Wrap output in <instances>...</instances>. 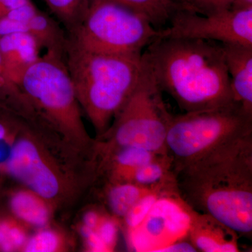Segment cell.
<instances>
[{
  "label": "cell",
  "instance_id": "29",
  "mask_svg": "<svg viewBox=\"0 0 252 252\" xmlns=\"http://www.w3.org/2000/svg\"><path fill=\"white\" fill-rule=\"evenodd\" d=\"M30 1L31 0H0V18L4 17L13 9Z\"/></svg>",
  "mask_w": 252,
  "mask_h": 252
},
{
  "label": "cell",
  "instance_id": "4",
  "mask_svg": "<svg viewBox=\"0 0 252 252\" xmlns=\"http://www.w3.org/2000/svg\"><path fill=\"white\" fill-rule=\"evenodd\" d=\"M64 61L81 110L99 137L138 84L143 69L142 57L89 52L67 39Z\"/></svg>",
  "mask_w": 252,
  "mask_h": 252
},
{
  "label": "cell",
  "instance_id": "10",
  "mask_svg": "<svg viewBox=\"0 0 252 252\" xmlns=\"http://www.w3.org/2000/svg\"><path fill=\"white\" fill-rule=\"evenodd\" d=\"M196 212L185 203L177 188L159 198L137 228L126 232L130 251L158 252L162 247L188 238Z\"/></svg>",
  "mask_w": 252,
  "mask_h": 252
},
{
  "label": "cell",
  "instance_id": "22",
  "mask_svg": "<svg viewBox=\"0 0 252 252\" xmlns=\"http://www.w3.org/2000/svg\"><path fill=\"white\" fill-rule=\"evenodd\" d=\"M31 229L11 214L0 215V252H23Z\"/></svg>",
  "mask_w": 252,
  "mask_h": 252
},
{
  "label": "cell",
  "instance_id": "16",
  "mask_svg": "<svg viewBox=\"0 0 252 252\" xmlns=\"http://www.w3.org/2000/svg\"><path fill=\"white\" fill-rule=\"evenodd\" d=\"M25 24L28 32L35 38L41 49L64 57L67 34L56 20L37 10Z\"/></svg>",
  "mask_w": 252,
  "mask_h": 252
},
{
  "label": "cell",
  "instance_id": "8",
  "mask_svg": "<svg viewBox=\"0 0 252 252\" xmlns=\"http://www.w3.org/2000/svg\"><path fill=\"white\" fill-rule=\"evenodd\" d=\"M250 132L252 114L237 102L219 108L173 115L165 139L166 154L175 173L220 144Z\"/></svg>",
  "mask_w": 252,
  "mask_h": 252
},
{
  "label": "cell",
  "instance_id": "23",
  "mask_svg": "<svg viewBox=\"0 0 252 252\" xmlns=\"http://www.w3.org/2000/svg\"><path fill=\"white\" fill-rule=\"evenodd\" d=\"M51 12L69 33L82 22L89 8V0H45Z\"/></svg>",
  "mask_w": 252,
  "mask_h": 252
},
{
  "label": "cell",
  "instance_id": "27",
  "mask_svg": "<svg viewBox=\"0 0 252 252\" xmlns=\"http://www.w3.org/2000/svg\"><path fill=\"white\" fill-rule=\"evenodd\" d=\"M180 9L188 10L198 14H211L217 10L215 0H176Z\"/></svg>",
  "mask_w": 252,
  "mask_h": 252
},
{
  "label": "cell",
  "instance_id": "11",
  "mask_svg": "<svg viewBox=\"0 0 252 252\" xmlns=\"http://www.w3.org/2000/svg\"><path fill=\"white\" fill-rule=\"evenodd\" d=\"M239 235L224 223L207 214L196 212L188 238L198 252H238Z\"/></svg>",
  "mask_w": 252,
  "mask_h": 252
},
{
  "label": "cell",
  "instance_id": "31",
  "mask_svg": "<svg viewBox=\"0 0 252 252\" xmlns=\"http://www.w3.org/2000/svg\"><path fill=\"white\" fill-rule=\"evenodd\" d=\"M235 1V0H215L217 10L230 9Z\"/></svg>",
  "mask_w": 252,
  "mask_h": 252
},
{
  "label": "cell",
  "instance_id": "30",
  "mask_svg": "<svg viewBox=\"0 0 252 252\" xmlns=\"http://www.w3.org/2000/svg\"><path fill=\"white\" fill-rule=\"evenodd\" d=\"M252 7V0H235L230 9H239Z\"/></svg>",
  "mask_w": 252,
  "mask_h": 252
},
{
  "label": "cell",
  "instance_id": "20",
  "mask_svg": "<svg viewBox=\"0 0 252 252\" xmlns=\"http://www.w3.org/2000/svg\"><path fill=\"white\" fill-rule=\"evenodd\" d=\"M177 188L176 179L156 186L151 191L142 197L121 220V228L124 233L137 228L143 221L154 204L163 194Z\"/></svg>",
  "mask_w": 252,
  "mask_h": 252
},
{
  "label": "cell",
  "instance_id": "19",
  "mask_svg": "<svg viewBox=\"0 0 252 252\" xmlns=\"http://www.w3.org/2000/svg\"><path fill=\"white\" fill-rule=\"evenodd\" d=\"M74 240L67 232L50 224L31 234L23 252H64L74 249Z\"/></svg>",
  "mask_w": 252,
  "mask_h": 252
},
{
  "label": "cell",
  "instance_id": "17",
  "mask_svg": "<svg viewBox=\"0 0 252 252\" xmlns=\"http://www.w3.org/2000/svg\"><path fill=\"white\" fill-rule=\"evenodd\" d=\"M0 105L26 122L37 124L39 119L31 104L8 72L0 54Z\"/></svg>",
  "mask_w": 252,
  "mask_h": 252
},
{
  "label": "cell",
  "instance_id": "12",
  "mask_svg": "<svg viewBox=\"0 0 252 252\" xmlns=\"http://www.w3.org/2000/svg\"><path fill=\"white\" fill-rule=\"evenodd\" d=\"M222 46L234 100L252 114V46L238 44H222Z\"/></svg>",
  "mask_w": 252,
  "mask_h": 252
},
{
  "label": "cell",
  "instance_id": "2",
  "mask_svg": "<svg viewBox=\"0 0 252 252\" xmlns=\"http://www.w3.org/2000/svg\"><path fill=\"white\" fill-rule=\"evenodd\" d=\"M142 60L160 90L185 112L235 102L221 43L158 36L144 50Z\"/></svg>",
  "mask_w": 252,
  "mask_h": 252
},
{
  "label": "cell",
  "instance_id": "14",
  "mask_svg": "<svg viewBox=\"0 0 252 252\" xmlns=\"http://www.w3.org/2000/svg\"><path fill=\"white\" fill-rule=\"evenodd\" d=\"M41 49L35 38L28 32L0 36L1 59L10 76L17 84L25 70L40 58Z\"/></svg>",
  "mask_w": 252,
  "mask_h": 252
},
{
  "label": "cell",
  "instance_id": "6",
  "mask_svg": "<svg viewBox=\"0 0 252 252\" xmlns=\"http://www.w3.org/2000/svg\"><path fill=\"white\" fill-rule=\"evenodd\" d=\"M142 64L135 90L107 130L94 139V158L114 149L127 147L166 154L165 139L173 115L167 109L162 91L143 61Z\"/></svg>",
  "mask_w": 252,
  "mask_h": 252
},
{
  "label": "cell",
  "instance_id": "7",
  "mask_svg": "<svg viewBox=\"0 0 252 252\" xmlns=\"http://www.w3.org/2000/svg\"><path fill=\"white\" fill-rule=\"evenodd\" d=\"M67 39L84 51L98 54L142 57L144 50L158 37L144 16L108 0H89L87 14Z\"/></svg>",
  "mask_w": 252,
  "mask_h": 252
},
{
  "label": "cell",
  "instance_id": "1",
  "mask_svg": "<svg viewBox=\"0 0 252 252\" xmlns=\"http://www.w3.org/2000/svg\"><path fill=\"white\" fill-rule=\"evenodd\" d=\"M181 198L239 235H252V132L220 144L175 173Z\"/></svg>",
  "mask_w": 252,
  "mask_h": 252
},
{
  "label": "cell",
  "instance_id": "5",
  "mask_svg": "<svg viewBox=\"0 0 252 252\" xmlns=\"http://www.w3.org/2000/svg\"><path fill=\"white\" fill-rule=\"evenodd\" d=\"M45 130L25 122L10 147L0 171L51 202L56 208L75 198L80 188L77 177L63 165Z\"/></svg>",
  "mask_w": 252,
  "mask_h": 252
},
{
  "label": "cell",
  "instance_id": "3",
  "mask_svg": "<svg viewBox=\"0 0 252 252\" xmlns=\"http://www.w3.org/2000/svg\"><path fill=\"white\" fill-rule=\"evenodd\" d=\"M18 84L43 125L67 153L92 163L95 140L89 135L83 122L64 57L46 51L25 70Z\"/></svg>",
  "mask_w": 252,
  "mask_h": 252
},
{
  "label": "cell",
  "instance_id": "24",
  "mask_svg": "<svg viewBox=\"0 0 252 252\" xmlns=\"http://www.w3.org/2000/svg\"><path fill=\"white\" fill-rule=\"evenodd\" d=\"M120 229L121 220L108 212H106L95 231L109 252L115 251Z\"/></svg>",
  "mask_w": 252,
  "mask_h": 252
},
{
  "label": "cell",
  "instance_id": "25",
  "mask_svg": "<svg viewBox=\"0 0 252 252\" xmlns=\"http://www.w3.org/2000/svg\"><path fill=\"white\" fill-rule=\"evenodd\" d=\"M26 121L0 105V142H12Z\"/></svg>",
  "mask_w": 252,
  "mask_h": 252
},
{
  "label": "cell",
  "instance_id": "28",
  "mask_svg": "<svg viewBox=\"0 0 252 252\" xmlns=\"http://www.w3.org/2000/svg\"><path fill=\"white\" fill-rule=\"evenodd\" d=\"M159 252H195L196 249L193 246V244L190 243L189 238L182 239L177 240L162 247L158 250Z\"/></svg>",
  "mask_w": 252,
  "mask_h": 252
},
{
  "label": "cell",
  "instance_id": "21",
  "mask_svg": "<svg viewBox=\"0 0 252 252\" xmlns=\"http://www.w3.org/2000/svg\"><path fill=\"white\" fill-rule=\"evenodd\" d=\"M175 178L171 158L167 154H161L138 167L132 182L143 187H153Z\"/></svg>",
  "mask_w": 252,
  "mask_h": 252
},
{
  "label": "cell",
  "instance_id": "15",
  "mask_svg": "<svg viewBox=\"0 0 252 252\" xmlns=\"http://www.w3.org/2000/svg\"><path fill=\"white\" fill-rule=\"evenodd\" d=\"M100 181L103 182L99 193L101 205L110 215L120 220L131 207L157 186L143 187L132 182Z\"/></svg>",
  "mask_w": 252,
  "mask_h": 252
},
{
  "label": "cell",
  "instance_id": "18",
  "mask_svg": "<svg viewBox=\"0 0 252 252\" xmlns=\"http://www.w3.org/2000/svg\"><path fill=\"white\" fill-rule=\"evenodd\" d=\"M132 10L147 18L154 27H167L180 5L176 0H108Z\"/></svg>",
  "mask_w": 252,
  "mask_h": 252
},
{
  "label": "cell",
  "instance_id": "13",
  "mask_svg": "<svg viewBox=\"0 0 252 252\" xmlns=\"http://www.w3.org/2000/svg\"><path fill=\"white\" fill-rule=\"evenodd\" d=\"M9 207L11 215L35 230L51 224L57 210L49 200L23 186L9 193Z\"/></svg>",
  "mask_w": 252,
  "mask_h": 252
},
{
  "label": "cell",
  "instance_id": "26",
  "mask_svg": "<svg viewBox=\"0 0 252 252\" xmlns=\"http://www.w3.org/2000/svg\"><path fill=\"white\" fill-rule=\"evenodd\" d=\"M107 212V210L101 204L90 207L83 214L78 228L96 230L104 214Z\"/></svg>",
  "mask_w": 252,
  "mask_h": 252
},
{
  "label": "cell",
  "instance_id": "9",
  "mask_svg": "<svg viewBox=\"0 0 252 252\" xmlns=\"http://www.w3.org/2000/svg\"><path fill=\"white\" fill-rule=\"evenodd\" d=\"M158 36L252 46V7L218 10L206 15L179 9L168 26L159 30Z\"/></svg>",
  "mask_w": 252,
  "mask_h": 252
}]
</instances>
